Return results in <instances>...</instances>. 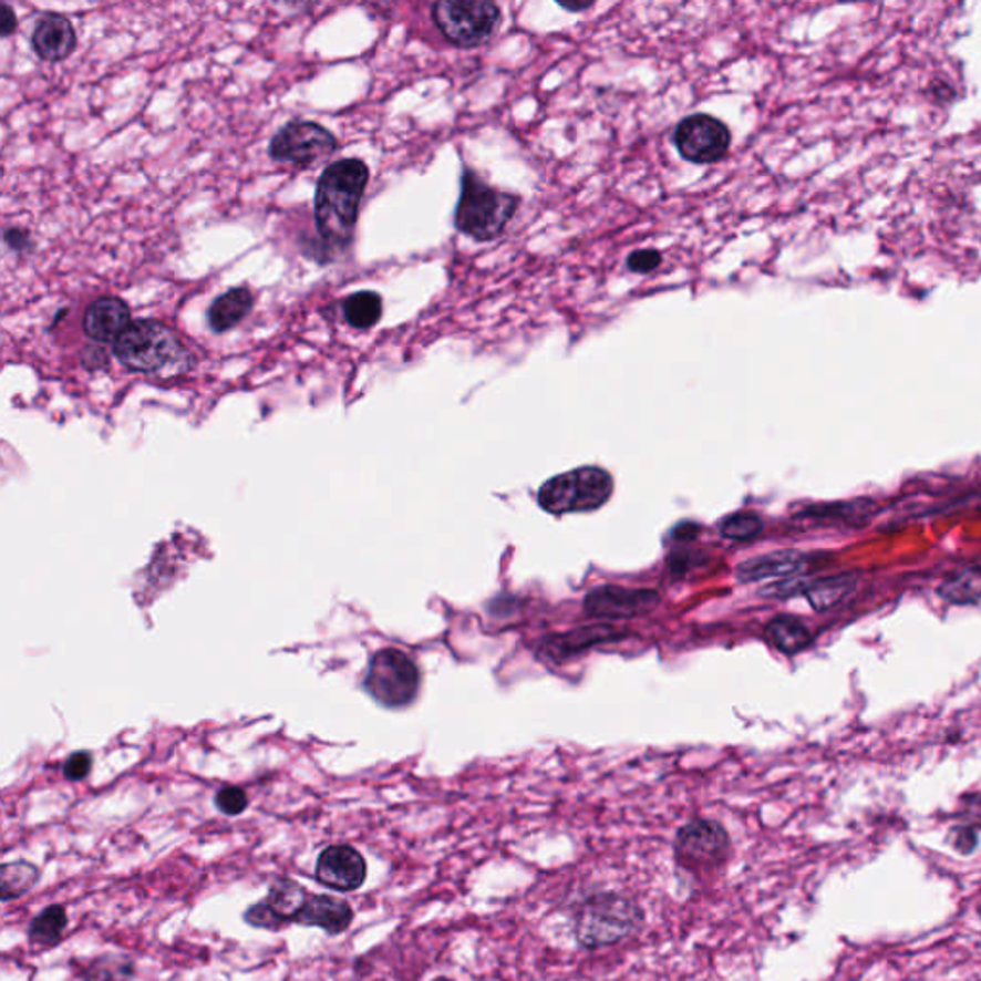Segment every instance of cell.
<instances>
[{
  "mask_svg": "<svg viewBox=\"0 0 981 981\" xmlns=\"http://www.w3.org/2000/svg\"><path fill=\"white\" fill-rule=\"evenodd\" d=\"M31 44L44 62H62L78 47V35L64 16L44 14L33 29Z\"/></svg>",
  "mask_w": 981,
  "mask_h": 981,
  "instance_id": "obj_14",
  "label": "cell"
},
{
  "mask_svg": "<svg viewBox=\"0 0 981 981\" xmlns=\"http://www.w3.org/2000/svg\"><path fill=\"white\" fill-rule=\"evenodd\" d=\"M673 141L681 156L692 164H715L729 152L731 133L712 115L698 114L677 125Z\"/></svg>",
  "mask_w": 981,
  "mask_h": 981,
  "instance_id": "obj_10",
  "label": "cell"
},
{
  "mask_svg": "<svg viewBox=\"0 0 981 981\" xmlns=\"http://www.w3.org/2000/svg\"><path fill=\"white\" fill-rule=\"evenodd\" d=\"M951 846L960 855L974 854L975 847H978V830L970 825L957 826L953 830V836H951Z\"/></svg>",
  "mask_w": 981,
  "mask_h": 981,
  "instance_id": "obj_32",
  "label": "cell"
},
{
  "mask_svg": "<svg viewBox=\"0 0 981 981\" xmlns=\"http://www.w3.org/2000/svg\"><path fill=\"white\" fill-rule=\"evenodd\" d=\"M338 148L335 136L313 122H292L272 136L269 154L278 164L309 167L332 156Z\"/></svg>",
  "mask_w": 981,
  "mask_h": 981,
  "instance_id": "obj_9",
  "label": "cell"
},
{
  "mask_svg": "<svg viewBox=\"0 0 981 981\" xmlns=\"http://www.w3.org/2000/svg\"><path fill=\"white\" fill-rule=\"evenodd\" d=\"M136 968L133 960L123 954H102L91 960L81 972V981H135Z\"/></svg>",
  "mask_w": 981,
  "mask_h": 981,
  "instance_id": "obj_24",
  "label": "cell"
},
{
  "mask_svg": "<svg viewBox=\"0 0 981 981\" xmlns=\"http://www.w3.org/2000/svg\"><path fill=\"white\" fill-rule=\"evenodd\" d=\"M244 920L254 928H264V930H280L282 926L278 925L277 918L272 917V912L267 909L264 901H257L244 912Z\"/></svg>",
  "mask_w": 981,
  "mask_h": 981,
  "instance_id": "obj_31",
  "label": "cell"
},
{
  "mask_svg": "<svg viewBox=\"0 0 981 981\" xmlns=\"http://www.w3.org/2000/svg\"><path fill=\"white\" fill-rule=\"evenodd\" d=\"M809 566V556L799 553V550H776V553L757 556L747 562L740 564L736 568V579L742 584H754V581L773 579V577L788 579V577L802 576Z\"/></svg>",
  "mask_w": 981,
  "mask_h": 981,
  "instance_id": "obj_15",
  "label": "cell"
},
{
  "mask_svg": "<svg viewBox=\"0 0 981 981\" xmlns=\"http://www.w3.org/2000/svg\"><path fill=\"white\" fill-rule=\"evenodd\" d=\"M660 602V595L650 589L597 587L585 597V612L597 619H626L650 612Z\"/></svg>",
  "mask_w": 981,
  "mask_h": 981,
  "instance_id": "obj_11",
  "label": "cell"
},
{
  "mask_svg": "<svg viewBox=\"0 0 981 981\" xmlns=\"http://www.w3.org/2000/svg\"><path fill=\"white\" fill-rule=\"evenodd\" d=\"M434 22L451 43L477 47L489 39L500 22V10L485 0H443L432 7Z\"/></svg>",
  "mask_w": 981,
  "mask_h": 981,
  "instance_id": "obj_8",
  "label": "cell"
},
{
  "mask_svg": "<svg viewBox=\"0 0 981 981\" xmlns=\"http://www.w3.org/2000/svg\"><path fill=\"white\" fill-rule=\"evenodd\" d=\"M947 600L951 602H960V605H970V602H980L981 600V571L980 574H962V576L949 579L941 590H939Z\"/></svg>",
  "mask_w": 981,
  "mask_h": 981,
  "instance_id": "obj_26",
  "label": "cell"
},
{
  "mask_svg": "<svg viewBox=\"0 0 981 981\" xmlns=\"http://www.w3.org/2000/svg\"><path fill=\"white\" fill-rule=\"evenodd\" d=\"M68 928V910L64 905H50L41 910L29 925L28 936L31 943L41 947L56 946Z\"/></svg>",
  "mask_w": 981,
  "mask_h": 981,
  "instance_id": "obj_23",
  "label": "cell"
},
{
  "mask_svg": "<svg viewBox=\"0 0 981 981\" xmlns=\"http://www.w3.org/2000/svg\"><path fill=\"white\" fill-rule=\"evenodd\" d=\"M131 309L123 299L114 296L94 299L86 307L83 328L93 342H115L131 324Z\"/></svg>",
  "mask_w": 981,
  "mask_h": 981,
  "instance_id": "obj_13",
  "label": "cell"
},
{
  "mask_svg": "<svg viewBox=\"0 0 981 981\" xmlns=\"http://www.w3.org/2000/svg\"><path fill=\"white\" fill-rule=\"evenodd\" d=\"M4 240H7L8 246L16 249V251H23V249L31 248V236H29L28 230H23V228H8L7 235H4Z\"/></svg>",
  "mask_w": 981,
  "mask_h": 981,
  "instance_id": "obj_35",
  "label": "cell"
},
{
  "mask_svg": "<svg viewBox=\"0 0 981 981\" xmlns=\"http://www.w3.org/2000/svg\"><path fill=\"white\" fill-rule=\"evenodd\" d=\"M855 585H857V581H855V577L851 576L813 579V581H809V585H807L804 595L815 610L823 612V610H828V608H834V606L839 605L847 595H851Z\"/></svg>",
  "mask_w": 981,
  "mask_h": 981,
  "instance_id": "obj_22",
  "label": "cell"
},
{
  "mask_svg": "<svg viewBox=\"0 0 981 981\" xmlns=\"http://www.w3.org/2000/svg\"><path fill=\"white\" fill-rule=\"evenodd\" d=\"M93 767V755L89 752H75L64 763V776L68 781H83Z\"/></svg>",
  "mask_w": 981,
  "mask_h": 981,
  "instance_id": "obj_30",
  "label": "cell"
},
{
  "mask_svg": "<svg viewBox=\"0 0 981 981\" xmlns=\"http://www.w3.org/2000/svg\"><path fill=\"white\" fill-rule=\"evenodd\" d=\"M215 805H217V809L221 810L223 815L236 817V815H242L244 810L248 809V794L242 788H238V786H225V788L217 792Z\"/></svg>",
  "mask_w": 981,
  "mask_h": 981,
  "instance_id": "obj_28",
  "label": "cell"
},
{
  "mask_svg": "<svg viewBox=\"0 0 981 981\" xmlns=\"http://www.w3.org/2000/svg\"><path fill=\"white\" fill-rule=\"evenodd\" d=\"M254 307V293L248 288H233L215 299L209 311L207 322L217 334L228 332L230 328L238 327Z\"/></svg>",
  "mask_w": 981,
  "mask_h": 981,
  "instance_id": "obj_18",
  "label": "cell"
},
{
  "mask_svg": "<svg viewBox=\"0 0 981 981\" xmlns=\"http://www.w3.org/2000/svg\"><path fill=\"white\" fill-rule=\"evenodd\" d=\"M623 634L626 633L621 629H616L613 626H605V623L581 627V629H576V631L558 634L555 639H548L547 644H545V652L550 658L558 660V662H564L568 658L581 654V652L589 650V648L623 639Z\"/></svg>",
  "mask_w": 981,
  "mask_h": 981,
  "instance_id": "obj_17",
  "label": "cell"
},
{
  "mask_svg": "<svg viewBox=\"0 0 981 981\" xmlns=\"http://www.w3.org/2000/svg\"><path fill=\"white\" fill-rule=\"evenodd\" d=\"M721 535L731 540L755 539L763 531V522L752 513H740L721 522Z\"/></svg>",
  "mask_w": 981,
  "mask_h": 981,
  "instance_id": "obj_27",
  "label": "cell"
},
{
  "mask_svg": "<svg viewBox=\"0 0 981 981\" xmlns=\"http://www.w3.org/2000/svg\"><path fill=\"white\" fill-rule=\"evenodd\" d=\"M662 261V254L658 249H637L627 259V267L639 275H648L658 269Z\"/></svg>",
  "mask_w": 981,
  "mask_h": 981,
  "instance_id": "obj_29",
  "label": "cell"
},
{
  "mask_svg": "<svg viewBox=\"0 0 981 981\" xmlns=\"http://www.w3.org/2000/svg\"><path fill=\"white\" fill-rule=\"evenodd\" d=\"M705 556L698 553H677L669 558V569L675 577L689 576L692 569L700 568V564H704Z\"/></svg>",
  "mask_w": 981,
  "mask_h": 981,
  "instance_id": "obj_33",
  "label": "cell"
},
{
  "mask_svg": "<svg viewBox=\"0 0 981 981\" xmlns=\"http://www.w3.org/2000/svg\"><path fill=\"white\" fill-rule=\"evenodd\" d=\"M516 207V196L500 193L487 185L477 173L464 169L463 188L455 214L456 228L463 235L472 236L477 242L497 238L513 219Z\"/></svg>",
  "mask_w": 981,
  "mask_h": 981,
  "instance_id": "obj_3",
  "label": "cell"
},
{
  "mask_svg": "<svg viewBox=\"0 0 981 981\" xmlns=\"http://www.w3.org/2000/svg\"><path fill=\"white\" fill-rule=\"evenodd\" d=\"M343 317L349 324L359 330H366L376 324L382 317V298L376 292H357L343 301Z\"/></svg>",
  "mask_w": 981,
  "mask_h": 981,
  "instance_id": "obj_25",
  "label": "cell"
},
{
  "mask_svg": "<svg viewBox=\"0 0 981 981\" xmlns=\"http://www.w3.org/2000/svg\"><path fill=\"white\" fill-rule=\"evenodd\" d=\"M39 878H41L39 868L29 860L4 863L0 870V899L8 903L12 899L25 896L29 889L35 888Z\"/></svg>",
  "mask_w": 981,
  "mask_h": 981,
  "instance_id": "obj_21",
  "label": "cell"
},
{
  "mask_svg": "<svg viewBox=\"0 0 981 981\" xmlns=\"http://www.w3.org/2000/svg\"><path fill=\"white\" fill-rule=\"evenodd\" d=\"M369 177V167L355 157L328 165L320 175L314 193V223L328 246L345 248L351 242Z\"/></svg>",
  "mask_w": 981,
  "mask_h": 981,
  "instance_id": "obj_1",
  "label": "cell"
},
{
  "mask_svg": "<svg viewBox=\"0 0 981 981\" xmlns=\"http://www.w3.org/2000/svg\"><path fill=\"white\" fill-rule=\"evenodd\" d=\"M978 912H980V917H981V905H980V909H978Z\"/></svg>",
  "mask_w": 981,
  "mask_h": 981,
  "instance_id": "obj_38",
  "label": "cell"
},
{
  "mask_svg": "<svg viewBox=\"0 0 981 981\" xmlns=\"http://www.w3.org/2000/svg\"><path fill=\"white\" fill-rule=\"evenodd\" d=\"M317 882L338 891H355L366 880V860L355 847L338 844L319 855L314 867Z\"/></svg>",
  "mask_w": 981,
  "mask_h": 981,
  "instance_id": "obj_12",
  "label": "cell"
},
{
  "mask_svg": "<svg viewBox=\"0 0 981 981\" xmlns=\"http://www.w3.org/2000/svg\"><path fill=\"white\" fill-rule=\"evenodd\" d=\"M610 472L598 466H581L550 477L539 489V505L550 514L592 513L612 497Z\"/></svg>",
  "mask_w": 981,
  "mask_h": 981,
  "instance_id": "obj_5",
  "label": "cell"
},
{
  "mask_svg": "<svg viewBox=\"0 0 981 981\" xmlns=\"http://www.w3.org/2000/svg\"><path fill=\"white\" fill-rule=\"evenodd\" d=\"M644 925V912L629 897L598 891L585 897L574 910V932L584 949L616 946L631 938Z\"/></svg>",
  "mask_w": 981,
  "mask_h": 981,
  "instance_id": "obj_2",
  "label": "cell"
},
{
  "mask_svg": "<svg viewBox=\"0 0 981 981\" xmlns=\"http://www.w3.org/2000/svg\"><path fill=\"white\" fill-rule=\"evenodd\" d=\"M114 355L133 372L154 374L188 355L173 330L157 320H135L114 342Z\"/></svg>",
  "mask_w": 981,
  "mask_h": 981,
  "instance_id": "obj_4",
  "label": "cell"
},
{
  "mask_svg": "<svg viewBox=\"0 0 981 981\" xmlns=\"http://www.w3.org/2000/svg\"><path fill=\"white\" fill-rule=\"evenodd\" d=\"M767 640L784 654H797L810 644L809 629L796 618L778 616L765 629Z\"/></svg>",
  "mask_w": 981,
  "mask_h": 981,
  "instance_id": "obj_20",
  "label": "cell"
},
{
  "mask_svg": "<svg viewBox=\"0 0 981 981\" xmlns=\"http://www.w3.org/2000/svg\"><path fill=\"white\" fill-rule=\"evenodd\" d=\"M307 899H309L307 889L301 884L280 876L270 884L264 903L272 912V917L277 918L278 925L285 926L288 922H296L299 912L306 907Z\"/></svg>",
  "mask_w": 981,
  "mask_h": 981,
  "instance_id": "obj_19",
  "label": "cell"
},
{
  "mask_svg": "<svg viewBox=\"0 0 981 981\" xmlns=\"http://www.w3.org/2000/svg\"><path fill=\"white\" fill-rule=\"evenodd\" d=\"M296 922L301 926L322 928L330 936L348 930L353 922V909L348 901L332 896H309L306 907L299 912Z\"/></svg>",
  "mask_w": 981,
  "mask_h": 981,
  "instance_id": "obj_16",
  "label": "cell"
},
{
  "mask_svg": "<svg viewBox=\"0 0 981 981\" xmlns=\"http://www.w3.org/2000/svg\"><path fill=\"white\" fill-rule=\"evenodd\" d=\"M731 836L725 826L710 818L690 820L677 833V865L692 872H712L723 867L731 857Z\"/></svg>",
  "mask_w": 981,
  "mask_h": 981,
  "instance_id": "obj_7",
  "label": "cell"
},
{
  "mask_svg": "<svg viewBox=\"0 0 981 981\" xmlns=\"http://www.w3.org/2000/svg\"><path fill=\"white\" fill-rule=\"evenodd\" d=\"M364 690L378 704L399 710L419 696L420 671L411 655L397 648H384L370 658Z\"/></svg>",
  "mask_w": 981,
  "mask_h": 981,
  "instance_id": "obj_6",
  "label": "cell"
},
{
  "mask_svg": "<svg viewBox=\"0 0 981 981\" xmlns=\"http://www.w3.org/2000/svg\"><path fill=\"white\" fill-rule=\"evenodd\" d=\"M0 35L10 37L14 33L16 28H18V18H16L14 10L10 4H0Z\"/></svg>",
  "mask_w": 981,
  "mask_h": 981,
  "instance_id": "obj_36",
  "label": "cell"
},
{
  "mask_svg": "<svg viewBox=\"0 0 981 981\" xmlns=\"http://www.w3.org/2000/svg\"><path fill=\"white\" fill-rule=\"evenodd\" d=\"M81 363L89 370H102L110 366V355L102 345H86L81 353Z\"/></svg>",
  "mask_w": 981,
  "mask_h": 981,
  "instance_id": "obj_34",
  "label": "cell"
},
{
  "mask_svg": "<svg viewBox=\"0 0 981 981\" xmlns=\"http://www.w3.org/2000/svg\"><path fill=\"white\" fill-rule=\"evenodd\" d=\"M432 981H453V980H448V978H435V980H432Z\"/></svg>",
  "mask_w": 981,
  "mask_h": 981,
  "instance_id": "obj_37",
  "label": "cell"
}]
</instances>
